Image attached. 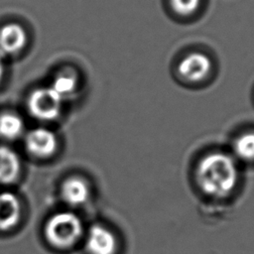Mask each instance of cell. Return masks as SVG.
Returning <instances> with one entry per match:
<instances>
[{
    "mask_svg": "<svg viewBox=\"0 0 254 254\" xmlns=\"http://www.w3.org/2000/svg\"><path fill=\"white\" fill-rule=\"evenodd\" d=\"M22 214L21 201L11 191L0 192V231L14 228L20 221Z\"/></svg>",
    "mask_w": 254,
    "mask_h": 254,
    "instance_id": "obj_9",
    "label": "cell"
},
{
    "mask_svg": "<svg viewBox=\"0 0 254 254\" xmlns=\"http://www.w3.org/2000/svg\"><path fill=\"white\" fill-rule=\"evenodd\" d=\"M196 181L201 190L213 197H225L235 189L238 168L226 153L213 152L204 156L196 168Z\"/></svg>",
    "mask_w": 254,
    "mask_h": 254,
    "instance_id": "obj_1",
    "label": "cell"
},
{
    "mask_svg": "<svg viewBox=\"0 0 254 254\" xmlns=\"http://www.w3.org/2000/svg\"><path fill=\"white\" fill-rule=\"evenodd\" d=\"M213 64L209 56L202 52H190L178 64L179 77L189 83L202 82L211 74Z\"/></svg>",
    "mask_w": 254,
    "mask_h": 254,
    "instance_id": "obj_4",
    "label": "cell"
},
{
    "mask_svg": "<svg viewBox=\"0 0 254 254\" xmlns=\"http://www.w3.org/2000/svg\"><path fill=\"white\" fill-rule=\"evenodd\" d=\"M83 234V223L72 211H59L52 214L44 226L47 242L57 249H68L75 245Z\"/></svg>",
    "mask_w": 254,
    "mask_h": 254,
    "instance_id": "obj_2",
    "label": "cell"
},
{
    "mask_svg": "<svg viewBox=\"0 0 254 254\" xmlns=\"http://www.w3.org/2000/svg\"><path fill=\"white\" fill-rule=\"evenodd\" d=\"M28 43V34L18 23H8L0 28V54L13 56L24 50Z\"/></svg>",
    "mask_w": 254,
    "mask_h": 254,
    "instance_id": "obj_7",
    "label": "cell"
},
{
    "mask_svg": "<svg viewBox=\"0 0 254 254\" xmlns=\"http://www.w3.org/2000/svg\"><path fill=\"white\" fill-rule=\"evenodd\" d=\"M22 163L16 151L8 146H0V186L12 185L20 178Z\"/></svg>",
    "mask_w": 254,
    "mask_h": 254,
    "instance_id": "obj_10",
    "label": "cell"
},
{
    "mask_svg": "<svg viewBox=\"0 0 254 254\" xmlns=\"http://www.w3.org/2000/svg\"><path fill=\"white\" fill-rule=\"evenodd\" d=\"M63 99L52 86L38 87L30 93L27 108L31 116L37 120L54 121L61 115Z\"/></svg>",
    "mask_w": 254,
    "mask_h": 254,
    "instance_id": "obj_3",
    "label": "cell"
},
{
    "mask_svg": "<svg viewBox=\"0 0 254 254\" xmlns=\"http://www.w3.org/2000/svg\"><path fill=\"white\" fill-rule=\"evenodd\" d=\"M85 248L88 254H115L117 239L110 229L96 223L87 230Z\"/></svg>",
    "mask_w": 254,
    "mask_h": 254,
    "instance_id": "obj_6",
    "label": "cell"
},
{
    "mask_svg": "<svg viewBox=\"0 0 254 254\" xmlns=\"http://www.w3.org/2000/svg\"><path fill=\"white\" fill-rule=\"evenodd\" d=\"M51 86L56 92L64 98L75 92L78 86L77 76L72 71H63L55 77Z\"/></svg>",
    "mask_w": 254,
    "mask_h": 254,
    "instance_id": "obj_12",
    "label": "cell"
},
{
    "mask_svg": "<svg viewBox=\"0 0 254 254\" xmlns=\"http://www.w3.org/2000/svg\"><path fill=\"white\" fill-rule=\"evenodd\" d=\"M59 146L55 132L46 127H37L24 135V147L28 154L38 159L52 157Z\"/></svg>",
    "mask_w": 254,
    "mask_h": 254,
    "instance_id": "obj_5",
    "label": "cell"
},
{
    "mask_svg": "<svg viewBox=\"0 0 254 254\" xmlns=\"http://www.w3.org/2000/svg\"><path fill=\"white\" fill-rule=\"evenodd\" d=\"M235 155L247 162L254 161V132H247L240 135L233 144Z\"/></svg>",
    "mask_w": 254,
    "mask_h": 254,
    "instance_id": "obj_13",
    "label": "cell"
},
{
    "mask_svg": "<svg viewBox=\"0 0 254 254\" xmlns=\"http://www.w3.org/2000/svg\"><path fill=\"white\" fill-rule=\"evenodd\" d=\"M25 125L22 117L12 111L0 113V138L7 141H14L24 133Z\"/></svg>",
    "mask_w": 254,
    "mask_h": 254,
    "instance_id": "obj_11",
    "label": "cell"
},
{
    "mask_svg": "<svg viewBox=\"0 0 254 254\" xmlns=\"http://www.w3.org/2000/svg\"><path fill=\"white\" fill-rule=\"evenodd\" d=\"M60 193L66 204L77 207L87 202L90 197V189L84 179L78 176H71L63 181Z\"/></svg>",
    "mask_w": 254,
    "mask_h": 254,
    "instance_id": "obj_8",
    "label": "cell"
},
{
    "mask_svg": "<svg viewBox=\"0 0 254 254\" xmlns=\"http://www.w3.org/2000/svg\"><path fill=\"white\" fill-rule=\"evenodd\" d=\"M169 3L177 16L188 18L197 12L201 0H169Z\"/></svg>",
    "mask_w": 254,
    "mask_h": 254,
    "instance_id": "obj_14",
    "label": "cell"
},
{
    "mask_svg": "<svg viewBox=\"0 0 254 254\" xmlns=\"http://www.w3.org/2000/svg\"><path fill=\"white\" fill-rule=\"evenodd\" d=\"M5 73V63H4V56L0 54V83L4 77Z\"/></svg>",
    "mask_w": 254,
    "mask_h": 254,
    "instance_id": "obj_15",
    "label": "cell"
}]
</instances>
